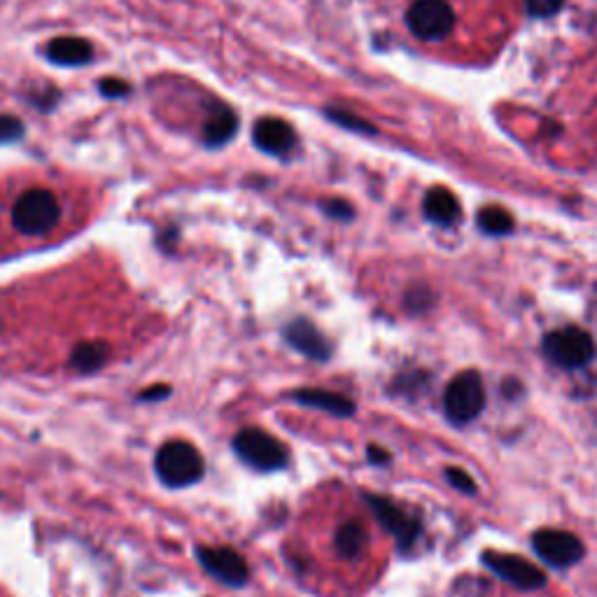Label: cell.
I'll return each instance as SVG.
<instances>
[{
    "label": "cell",
    "mask_w": 597,
    "mask_h": 597,
    "mask_svg": "<svg viewBox=\"0 0 597 597\" xmlns=\"http://www.w3.org/2000/svg\"><path fill=\"white\" fill-rule=\"evenodd\" d=\"M367 502H369L371 511L376 514L378 521H381L383 528L395 535L399 549H411V546L416 544V539L420 535L418 518L406 516L395 502L388 500V497L367 495Z\"/></svg>",
    "instance_id": "cell-10"
},
{
    "label": "cell",
    "mask_w": 597,
    "mask_h": 597,
    "mask_svg": "<svg viewBox=\"0 0 597 597\" xmlns=\"http://www.w3.org/2000/svg\"><path fill=\"white\" fill-rule=\"evenodd\" d=\"M423 210L427 220L439 224V227H451V224L458 222L462 215L460 201L455 199L453 192H448L444 187H434L427 192Z\"/></svg>",
    "instance_id": "cell-14"
},
{
    "label": "cell",
    "mask_w": 597,
    "mask_h": 597,
    "mask_svg": "<svg viewBox=\"0 0 597 597\" xmlns=\"http://www.w3.org/2000/svg\"><path fill=\"white\" fill-rule=\"evenodd\" d=\"M446 481L451 483L455 490H460V493H467V495L476 493V483L472 481V476H469L465 469H458V467L446 469Z\"/></svg>",
    "instance_id": "cell-22"
},
{
    "label": "cell",
    "mask_w": 597,
    "mask_h": 597,
    "mask_svg": "<svg viewBox=\"0 0 597 597\" xmlns=\"http://www.w3.org/2000/svg\"><path fill=\"white\" fill-rule=\"evenodd\" d=\"M285 339L292 348H297L301 355H306L308 360L325 362L332 350H329V343L325 336L320 334V329L308 320H294L285 327Z\"/></svg>",
    "instance_id": "cell-12"
},
{
    "label": "cell",
    "mask_w": 597,
    "mask_h": 597,
    "mask_svg": "<svg viewBox=\"0 0 597 597\" xmlns=\"http://www.w3.org/2000/svg\"><path fill=\"white\" fill-rule=\"evenodd\" d=\"M325 213L336 217V220H350V217H353V208H350V203L346 201H327Z\"/></svg>",
    "instance_id": "cell-25"
},
{
    "label": "cell",
    "mask_w": 597,
    "mask_h": 597,
    "mask_svg": "<svg viewBox=\"0 0 597 597\" xmlns=\"http://www.w3.org/2000/svg\"><path fill=\"white\" fill-rule=\"evenodd\" d=\"M168 395H171V388H168V385H154V388L140 392L138 399H143V402H157V399H164Z\"/></svg>",
    "instance_id": "cell-26"
},
{
    "label": "cell",
    "mask_w": 597,
    "mask_h": 597,
    "mask_svg": "<svg viewBox=\"0 0 597 597\" xmlns=\"http://www.w3.org/2000/svg\"><path fill=\"white\" fill-rule=\"evenodd\" d=\"M544 355L563 369H579L593 360L595 341L593 336L579 327H567L551 332L544 339Z\"/></svg>",
    "instance_id": "cell-5"
},
{
    "label": "cell",
    "mask_w": 597,
    "mask_h": 597,
    "mask_svg": "<svg viewBox=\"0 0 597 597\" xmlns=\"http://www.w3.org/2000/svg\"><path fill=\"white\" fill-rule=\"evenodd\" d=\"M98 89H101V94L108 98H122L131 91L129 84H126L124 80H119V77H108V80H103L101 84H98Z\"/></svg>",
    "instance_id": "cell-24"
},
{
    "label": "cell",
    "mask_w": 597,
    "mask_h": 597,
    "mask_svg": "<svg viewBox=\"0 0 597 597\" xmlns=\"http://www.w3.org/2000/svg\"><path fill=\"white\" fill-rule=\"evenodd\" d=\"M59 220V199L49 189H28L12 206V227L24 236H45L59 224Z\"/></svg>",
    "instance_id": "cell-2"
},
{
    "label": "cell",
    "mask_w": 597,
    "mask_h": 597,
    "mask_svg": "<svg viewBox=\"0 0 597 597\" xmlns=\"http://www.w3.org/2000/svg\"><path fill=\"white\" fill-rule=\"evenodd\" d=\"M24 136V124L12 115H0V143H14Z\"/></svg>",
    "instance_id": "cell-21"
},
{
    "label": "cell",
    "mask_w": 597,
    "mask_h": 597,
    "mask_svg": "<svg viewBox=\"0 0 597 597\" xmlns=\"http://www.w3.org/2000/svg\"><path fill=\"white\" fill-rule=\"evenodd\" d=\"M94 56V47L89 40L77 35H61L47 45V59L56 66H84Z\"/></svg>",
    "instance_id": "cell-13"
},
{
    "label": "cell",
    "mask_w": 597,
    "mask_h": 597,
    "mask_svg": "<svg viewBox=\"0 0 597 597\" xmlns=\"http://www.w3.org/2000/svg\"><path fill=\"white\" fill-rule=\"evenodd\" d=\"M110 348L105 343H84V346H77L75 353L70 355V364L82 374H91V371H98L108 362Z\"/></svg>",
    "instance_id": "cell-18"
},
{
    "label": "cell",
    "mask_w": 597,
    "mask_h": 597,
    "mask_svg": "<svg viewBox=\"0 0 597 597\" xmlns=\"http://www.w3.org/2000/svg\"><path fill=\"white\" fill-rule=\"evenodd\" d=\"M196 558H199L203 570H206L210 577H215L217 581H222V584L231 588L243 586L250 577L245 558L238 551L229 549V546H220V549L199 546V549H196Z\"/></svg>",
    "instance_id": "cell-8"
},
{
    "label": "cell",
    "mask_w": 597,
    "mask_h": 597,
    "mask_svg": "<svg viewBox=\"0 0 597 597\" xmlns=\"http://www.w3.org/2000/svg\"><path fill=\"white\" fill-rule=\"evenodd\" d=\"M325 115L332 119V122H336V124H341V126H346V129H350V131H357V133H376V129L374 126H371L369 122H364V119H360L357 115H353V112H348V110H336V108H327L325 110Z\"/></svg>",
    "instance_id": "cell-20"
},
{
    "label": "cell",
    "mask_w": 597,
    "mask_h": 597,
    "mask_svg": "<svg viewBox=\"0 0 597 597\" xmlns=\"http://www.w3.org/2000/svg\"><path fill=\"white\" fill-rule=\"evenodd\" d=\"M292 397H294V402L311 406V409L327 411V413H332V416H339V418H350L355 413V404L350 402L348 397L336 395V392H329V390L304 388V390L292 392Z\"/></svg>",
    "instance_id": "cell-15"
},
{
    "label": "cell",
    "mask_w": 597,
    "mask_h": 597,
    "mask_svg": "<svg viewBox=\"0 0 597 597\" xmlns=\"http://www.w3.org/2000/svg\"><path fill=\"white\" fill-rule=\"evenodd\" d=\"M483 563H486L497 577L509 581V584H514L516 588H523V591H537V588L546 584V574L521 556L490 551L483 556Z\"/></svg>",
    "instance_id": "cell-9"
},
{
    "label": "cell",
    "mask_w": 597,
    "mask_h": 597,
    "mask_svg": "<svg viewBox=\"0 0 597 597\" xmlns=\"http://www.w3.org/2000/svg\"><path fill=\"white\" fill-rule=\"evenodd\" d=\"M532 549L546 565L572 567L584 558V544L565 530H537L532 535Z\"/></svg>",
    "instance_id": "cell-7"
},
{
    "label": "cell",
    "mask_w": 597,
    "mask_h": 597,
    "mask_svg": "<svg viewBox=\"0 0 597 597\" xmlns=\"http://www.w3.org/2000/svg\"><path fill=\"white\" fill-rule=\"evenodd\" d=\"M154 469H157V476L164 486L187 488L203 479L206 462H203V455L187 441H168L157 451Z\"/></svg>",
    "instance_id": "cell-1"
},
{
    "label": "cell",
    "mask_w": 597,
    "mask_h": 597,
    "mask_svg": "<svg viewBox=\"0 0 597 597\" xmlns=\"http://www.w3.org/2000/svg\"><path fill=\"white\" fill-rule=\"evenodd\" d=\"M483 406H486V390L479 371H462L446 388L444 409L455 425L472 423L481 416Z\"/></svg>",
    "instance_id": "cell-3"
},
{
    "label": "cell",
    "mask_w": 597,
    "mask_h": 597,
    "mask_svg": "<svg viewBox=\"0 0 597 597\" xmlns=\"http://www.w3.org/2000/svg\"><path fill=\"white\" fill-rule=\"evenodd\" d=\"M238 129V117L229 108H220L210 115V119L203 126V140L208 147H220L234 138Z\"/></svg>",
    "instance_id": "cell-16"
},
{
    "label": "cell",
    "mask_w": 597,
    "mask_h": 597,
    "mask_svg": "<svg viewBox=\"0 0 597 597\" xmlns=\"http://www.w3.org/2000/svg\"><path fill=\"white\" fill-rule=\"evenodd\" d=\"M234 451L245 465L259 469V472H276L287 465V451L276 437L266 434L257 427L236 434Z\"/></svg>",
    "instance_id": "cell-4"
},
{
    "label": "cell",
    "mask_w": 597,
    "mask_h": 597,
    "mask_svg": "<svg viewBox=\"0 0 597 597\" xmlns=\"http://www.w3.org/2000/svg\"><path fill=\"white\" fill-rule=\"evenodd\" d=\"M476 220H479L481 231H486L490 236H504L514 229V217H511L509 210L500 206H486Z\"/></svg>",
    "instance_id": "cell-19"
},
{
    "label": "cell",
    "mask_w": 597,
    "mask_h": 597,
    "mask_svg": "<svg viewBox=\"0 0 597 597\" xmlns=\"http://www.w3.org/2000/svg\"><path fill=\"white\" fill-rule=\"evenodd\" d=\"M336 551L341 553L343 558L353 560L360 558L364 546H367V528L357 521H348L346 525H341L339 532H336Z\"/></svg>",
    "instance_id": "cell-17"
},
{
    "label": "cell",
    "mask_w": 597,
    "mask_h": 597,
    "mask_svg": "<svg viewBox=\"0 0 597 597\" xmlns=\"http://www.w3.org/2000/svg\"><path fill=\"white\" fill-rule=\"evenodd\" d=\"M252 138H255V145L266 154H276V157H283V154L292 152V147L297 145V133L287 122L278 117H264L255 124V131H252Z\"/></svg>",
    "instance_id": "cell-11"
},
{
    "label": "cell",
    "mask_w": 597,
    "mask_h": 597,
    "mask_svg": "<svg viewBox=\"0 0 597 597\" xmlns=\"http://www.w3.org/2000/svg\"><path fill=\"white\" fill-rule=\"evenodd\" d=\"M367 453H369V460L374 462V465H388L390 462V453L383 451V448H378V446H369Z\"/></svg>",
    "instance_id": "cell-27"
},
{
    "label": "cell",
    "mask_w": 597,
    "mask_h": 597,
    "mask_svg": "<svg viewBox=\"0 0 597 597\" xmlns=\"http://www.w3.org/2000/svg\"><path fill=\"white\" fill-rule=\"evenodd\" d=\"M406 24L418 40L437 42L451 35L455 12L448 0H416L406 12Z\"/></svg>",
    "instance_id": "cell-6"
},
{
    "label": "cell",
    "mask_w": 597,
    "mask_h": 597,
    "mask_svg": "<svg viewBox=\"0 0 597 597\" xmlns=\"http://www.w3.org/2000/svg\"><path fill=\"white\" fill-rule=\"evenodd\" d=\"M565 0H525V7H528V12L532 17H553V14L560 12V7H563Z\"/></svg>",
    "instance_id": "cell-23"
}]
</instances>
